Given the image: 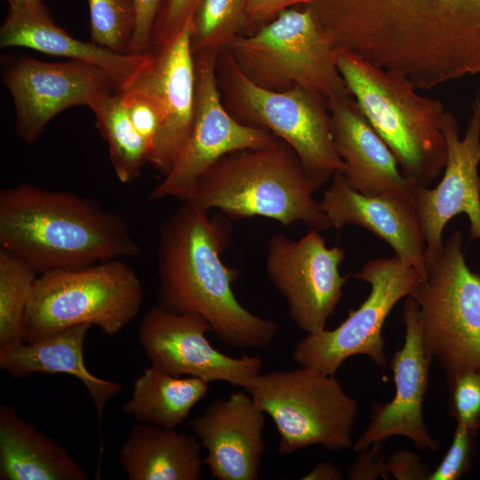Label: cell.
<instances>
[{"label": "cell", "mask_w": 480, "mask_h": 480, "mask_svg": "<svg viewBox=\"0 0 480 480\" xmlns=\"http://www.w3.org/2000/svg\"><path fill=\"white\" fill-rule=\"evenodd\" d=\"M351 277L369 284V295L336 328L305 334L298 341L292 358L300 366L335 375L346 359L357 355L380 367L388 364L384 323L397 302L410 296L423 279L396 256L369 260Z\"/></svg>", "instance_id": "8fae6325"}, {"label": "cell", "mask_w": 480, "mask_h": 480, "mask_svg": "<svg viewBox=\"0 0 480 480\" xmlns=\"http://www.w3.org/2000/svg\"><path fill=\"white\" fill-rule=\"evenodd\" d=\"M332 228L361 227L385 241L399 260L428 275L426 243L415 203L396 196H366L337 172L319 201Z\"/></svg>", "instance_id": "ffe728a7"}, {"label": "cell", "mask_w": 480, "mask_h": 480, "mask_svg": "<svg viewBox=\"0 0 480 480\" xmlns=\"http://www.w3.org/2000/svg\"><path fill=\"white\" fill-rule=\"evenodd\" d=\"M92 325L71 326L32 343L21 342L0 348V368L12 378L35 372L65 373L78 379L86 388L96 410L100 435L105 406L118 394L120 383L99 378L86 367L84 343Z\"/></svg>", "instance_id": "7402d4cb"}, {"label": "cell", "mask_w": 480, "mask_h": 480, "mask_svg": "<svg viewBox=\"0 0 480 480\" xmlns=\"http://www.w3.org/2000/svg\"><path fill=\"white\" fill-rule=\"evenodd\" d=\"M265 412L246 390L212 401L190 421L216 480H256L266 450Z\"/></svg>", "instance_id": "d6986e66"}, {"label": "cell", "mask_w": 480, "mask_h": 480, "mask_svg": "<svg viewBox=\"0 0 480 480\" xmlns=\"http://www.w3.org/2000/svg\"><path fill=\"white\" fill-rule=\"evenodd\" d=\"M10 11L43 13L49 12L42 0H6Z\"/></svg>", "instance_id": "ab89813d"}, {"label": "cell", "mask_w": 480, "mask_h": 480, "mask_svg": "<svg viewBox=\"0 0 480 480\" xmlns=\"http://www.w3.org/2000/svg\"><path fill=\"white\" fill-rule=\"evenodd\" d=\"M282 11L228 49L242 71L272 91L300 86L327 100L351 95L336 64L338 49L308 5Z\"/></svg>", "instance_id": "ba28073f"}, {"label": "cell", "mask_w": 480, "mask_h": 480, "mask_svg": "<svg viewBox=\"0 0 480 480\" xmlns=\"http://www.w3.org/2000/svg\"><path fill=\"white\" fill-rule=\"evenodd\" d=\"M201 444L176 428L134 425L123 442L119 462L130 480H199Z\"/></svg>", "instance_id": "d4e9b609"}, {"label": "cell", "mask_w": 480, "mask_h": 480, "mask_svg": "<svg viewBox=\"0 0 480 480\" xmlns=\"http://www.w3.org/2000/svg\"><path fill=\"white\" fill-rule=\"evenodd\" d=\"M344 476L340 469L332 462L321 461L304 476L303 480H342Z\"/></svg>", "instance_id": "f35d334b"}, {"label": "cell", "mask_w": 480, "mask_h": 480, "mask_svg": "<svg viewBox=\"0 0 480 480\" xmlns=\"http://www.w3.org/2000/svg\"><path fill=\"white\" fill-rule=\"evenodd\" d=\"M403 322L404 341L389 364L395 396L388 403L372 406L371 420L354 443L355 452L382 444L395 436L409 438L421 451L438 449L439 443L429 433L423 417L433 359L426 351L419 308L411 296L404 303Z\"/></svg>", "instance_id": "ac0fdd59"}, {"label": "cell", "mask_w": 480, "mask_h": 480, "mask_svg": "<svg viewBox=\"0 0 480 480\" xmlns=\"http://www.w3.org/2000/svg\"><path fill=\"white\" fill-rule=\"evenodd\" d=\"M327 105L334 146L349 186L366 196H396L414 202L417 187L402 174L392 150L352 95L328 100Z\"/></svg>", "instance_id": "44dd1931"}, {"label": "cell", "mask_w": 480, "mask_h": 480, "mask_svg": "<svg viewBox=\"0 0 480 480\" xmlns=\"http://www.w3.org/2000/svg\"><path fill=\"white\" fill-rule=\"evenodd\" d=\"M38 273L0 249V348L23 342L26 313Z\"/></svg>", "instance_id": "83f0119b"}, {"label": "cell", "mask_w": 480, "mask_h": 480, "mask_svg": "<svg viewBox=\"0 0 480 480\" xmlns=\"http://www.w3.org/2000/svg\"><path fill=\"white\" fill-rule=\"evenodd\" d=\"M200 0H163L151 36V48L173 41L192 20Z\"/></svg>", "instance_id": "d6a6232c"}, {"label": "cell", "mask_w": 480, "mask_h": 480, "mask_svg": "<svg viewBox=\"0 0 480 480\" xmlns=\"http://www.w3.org/2000/svg\"><path fill=\"white\" fill-rule=\"evenodd\" d=\"M191 30L192 20L173 41L150 49L127 85L145 93L157 110L159 124L148 163L163 176L174 165L193 124L195 60Z\"/></svg>", "instance_id": "e0dca14e"}, {"label": "cell", "mask_w": 480, "mask_h": 480, "mask_svg": "<svg viewBox=\"0 0 480 480\" xmlns=\"http://www.w3.org/2000/svg\"><path fill=\"white\" fill-rule=\"evenodd\" d=\"M90 476L55 440L0 405L1 480H88Z\"/></svg>", "instance_id": "cb8c5ba5"}, {"label": "cell", "mask_w": 480, "mask_h": 480, "mask_svg": "<svg viewBox=\"0 0 480 480\" xmlns=\"http://www.w3.org/2000/svg\"><path fill=\"white\" fill-rule=\"evenodd\" d=\"M230 220L220 212L211 214L184 201L163 221L157 244V305L172 313L202 315L227 346L267 349L277 324L238 301L232 288L238 271L220 257L231 241Z\"/></svg>", "instance_id": "7a4b0ae2"}, {"label": "cell", "mask_w": 480, "mask_h": 480, "mask_svg": "<svg viewBox=\"0 0 480 480\" xmlns=\"http://www.w3.org/2000/svg\"><path fill=\"white\" fill-rule=\"evenodd\" d=\"M477 433L478 430L457 424L448 451L428 480H458L466 476L476 453Z\"/></svg>", "instance_id": "1f68e13d"}, {"label": "cell", "mask_w": 480, "mask_h": 480, "mask_svg": "<svg viewBox=\"0 0 480 480\" xmlns=\"http://www.w3.org/2000/svg\"><path fill=\"white\" fill-rule=\"evenodd\" d=\"M458 228L427 260L428 275L410 295L417 302L428 356L447 372L480 367V273L468 267Z\"/></svg>", "instance_id": "30bf717a"}, {"label": "cell", "mask_w": 480, "mask_h": 480, "mask_svg": "<svg viewBox=\"0 0 480 480\" xmlns=\"http://www.w3.org/2000/svg\"><path fill=\"white\" fill-rule=\"evenodd\" d=\"M3 81L14 103L16 132L28 144L35 143L63 110L89 107L99 96L119 90L103 69L70 60L45 62L20 58L4 69Z\"/></svg>", "instance_id": "9a60e30c"}, {"label": "cell", "mask_w": 480, "mask_h": 480, "mask_svg": "<svg viewBox=\"0 0 480 480\" xmlns=\"http://www.w3.org/2000/svg\"><path fill=\"white\" fill-rule=\"evenodd\" d=\"M308 4V0H245L244 31H247V34L253 33L274 20L282 11Z\"/></svg>", "instance_id": "8d00e7d4"}, {"label": "cell", "mask_w": 480, "mask_h": 480, "mask_svg": "<svg viewBox=\"0 0 480 480\" xmlns=\"http://www.w3.org/2000/svg\"><path fill=\"white\" fill-rule=\"evenodd\" d=\"M337 49L429 90L480 75V0H308Z\"/></svg>", "instance_id": "6da1fadb"}, {"label": "cell", "mask_w": 480, "mask_h": 480, "mask_svg": "<svg viewBox=\"0 0 480 480\" xmlns=\"http://www.w3.org/2000/svg\"><path fill=\"white\" fill-rule=\"evenodd\" d=\"M93 43L113 52L130 54L136 24L133 0H87Z\"/></svg>", "instance_id": "f546056e"}, {"label": "cell", "mask_w": 480, "mask_h": 480, "mask_svg": "<svg viewBox=\"0 0 480 480\" xmlns=\"http://www.w3.org/2000/svg\"><path fill=\"white\" fill-rule=\"evenodd\" d=\"M143 296L140 277L120 259L40 274L26 313L23 342L83 324L115 337L136 318Z\"/></svg>", "instance_id": "8992f818"}, {"label": "cell", "mask_w": 480, "mask_h": 480, "mask_svg": "<svg viewBox=\"0 0 480 480\" xmlns=\"http://www.w3.org/2000/svg\"><path fill=\"white\" fill-rule=\"evenodd\" d=\"M216 69L223 104L232 116L285 141L319 188L343 172L325 98L297 85L284 91L263 88L242 71L228 49L220 52Z\"/></svg>", "instance_id": "52a82bcc"}, {"label": "cell", "mask_w": 480, "mask_h": 480, "mask_svg": "<svg viewBox=\"0 0 480 480\" xmlns=\"http://www.w3.org/2000/svg\"><path fill=\"white\" fill-rule=\"evenodd\" d=\"M220 52L194 55L195 104L190 134L172 170L150 191L151 201L168 197L186 201L200 177L227 154L274 143L269 131L236 120L225 108L217 80Z\"/></svg>", "instance_id": "7c38bea8"}, {"label": "cell", "mask_w": 480, "mask_h": 480, "mask_svg": "<svg viewBox=\"0 0 480 480\" xmlns=\"http://www.w3.org/2000/svg\"><path fill=\"white\" fill-rule=\"evenodd\" d=\"M386 465L388 473L397 480H428L431 473L419 455L404 449L393 452Z\"/></svg>", "instance_id": "74e56055"}, {"label": "cell", "mask_w": 480, "mask_h": 480, "mask_svg": "<svg viewBox=\"0 0 480 480\" xmlns=\"http://www.w3.org/2000/svg\"><path fill=\"white\" fill-rule=\"evenodd\" d=\"M245 24V0H200L192 18L193 55L228 48Z\"/></svg>", "instance_id": "f1b7e54d"}, {"label": "cell", "mask_w": 480, "mask_h": 480, "mask_svg": "<svg viewBox=\"0 0 480 480\" xmlns=\"http://www.w3.org/2000/svg\"><path fill=\"white\" fill-rule=\"evenodd\" d=\"M446 163L439 183L417 187L415 207L426 243V260L442 246L446 224L464 213L469 221L470 240L480 241V88L462 138L455 116L447 111L442 124Z\"/></svg>", "instance_id": "2e32d148"}, {"label": "cell", "mask_w": 480, "mask_h": 480, "mask_svg": "<svg viewBox=\"0 0 480 480\" xmlns=\"http://www.w3.org/2000/svg\"><path fill=\"white\" fill-rule=\"evenodd\" d=\"M345 257L343 248L328 247L316 229L298 240L282 233L269 239L267 276L284 297L292 321L306 334L326 329L341 300L348 279L340 272Z\"/></svg>", "instance_id": "4fadbf2b"}, {"label": "cell", "mask_w": 480, "mask_h": 480, "mask_svg": "<svg viewBox=\"0 0 480 480\" xmlns=\"http://www.w3.org/2000/svg\"><path fill=\"white\" fill-rule=\"evenodd\" d=\"M119 91L130 120L151 150L159 124L155 105L145 93L136 88L127 86Z\"/></svg>", "instance_id": "836d02e7"}, {"label": "cell", "mask_w": 480, "mask_h": 480, "mask_svg": "<svg viewBox=\"0 0 480 480\" xmlns=\"http://www.w3.org/2000/svg\"><path fill=\"white\" fill-rule=\"evenodd\" d=\"M136 24L129 53L145 55L151 48L153 27L163 0H133Z\"/></svg>", "instance_id": "e575fe53"}, {"label": "cell", "mask_w": 480, "mask_h": 480, "mask_svg": "<svg viewBox=\"0 0 480 480\" xmlns=\"http://www.w3.org/2000/svg\"><path fill=\"white\" fill-rule=\"evenodd\" d=\"M446 372L449 413L457 424L480 428V367L460 366Z\"/></svg>", "instance_id": "4dcf8cb0"}, {"label": "cell", "mask_w": 480, "mask_h": 480, "mask_svg": "<svg viewBox=\"0 0 480 480\" xmlns=\"http://www.w3.org/2000/svg\"><path fill=\"white\" fill-rule=\"evenodd\" d=\"M318 188L295 151L277 138L268 146L220 158L186 201L229 220L261 216L286 227L300 221L322 231L332 225L314 196Z\"/></svg>", "instance_id": "277c9868"}, {"label": "cell", "mask_w": 480, "mask_h": 480, "mask_svg": "<svg viewBox=\"0 0 480 480\" xmlns=\"http://www.w3.org/2000/svg\"><path fill=\"white\" fill-rule=\"evenodd\" d=\"M244 390L274 421L280 455L312 445L353 448L358 404L335 375L300 366L260 373Z\"/></svg>", "instance_id": "9c48e42d"}, {"label": "cell", "mask_w": 480, "mask_h": 480, "mask_svg": "<svg viewBox=\"0 0 480 480\" xmlns=\"http://www.w3.org/2000/svg\"><path fill=\"white\" fill-rule=\"evenodd\" d=\"M0 245L39 275L140 253L118 213L91 198L28 183L0 191Z\"/></svg>", "instance_id": "3957f363"}, {"label": "cell", "mask_w": 480, "mask_h": 480, "mask_svg": "<svg viewBox=\"0 0 480 480\" xmlns=\"http://www.w3.org/2000/svg\"><path fill=\"white\" fill-rule=\"evenodd\" d=\"M208 381L196 377L173 376L153 365L133 382L124 413L138 422L176 428L188 418L193 407L208 393Z\"/></svg>", "instance_id": "484cf974"}, {"label": "cell", "mask_w": 480, "mask_h": 480, "mask_svg": "<svg viewBox=\"0 0 480 480\" xmlns=\"http://www.w3.org/2000/svg\"><path fill=\"white\" fill-rule=\"evenodd\" d=\"M210 331V323L198 313H172L156 305L142 317L138 339L151 365L173 376L246 388L260 373L262 360L245 354L240 357L223 354L207 339Z\"/></svg>", "instance_id": "5bb4252c"}, {"label": "cell", "mask_w": 480, "mask_h": 480, "mask_svg": "<svg viewBox=\"0 0 480 480\" xmlns=\"http://www.w3.org/2000/svg\"><path fill=\"white\" fill-rule=\"evenodd\" d=\"M353 464L347 468V477L349 480H375L388 479L386 458L381 443H377L358 452Z\"/></svg>", "instance_id": "d590c367"}, {"label": "cell", "mask_w": 480, "mask_h": 480, "mask_svg": "<svg viewBox=\"0 0 480 480\" xmlns=\"http://www.w3.org/2000/svg\"><path fill=\"white\" fill-rule=\"evenodd\" d=\"M0 46L30 48L98 67L115 80L119 89L128 85L146 58V54L118 53L76 39L57 26L49 12L9 11L0 29Z\"/></svg>", "instance_id": "603a6c76"}, {"label": "cell", "mask_w": 480, "mask_h": 480, "mask_svg": "<svg viewBox=\"0 0 480 480\" xmlns=\"http://www.w3.org/2000/svg\"><path fill=\"white\" fill-rule=\"evenodd\" d=\"M336 64L348 90L397 159L402 174L428 187L444 171L447 113L438 99L422 97L404 76L338 49Z\"/></svg>", "instance_id": "5b68a950"}, {"label": "cell", "mask_w": 480, "mask_h": 480, "mask_svg": "<svg viewBox=\"0 0 480 480\" xmlns=\"http://www.w3.org/2000/svg\"><path fill=\"white\" fill-rule=\"evenodd\" d=\"M88 108L108 145L116 178L123 183L138 179L143 164L148 163L150 148L130 120L120 91L99 96Z\"/></svg>", "instance_id": "4316f807"}]
</instances>
